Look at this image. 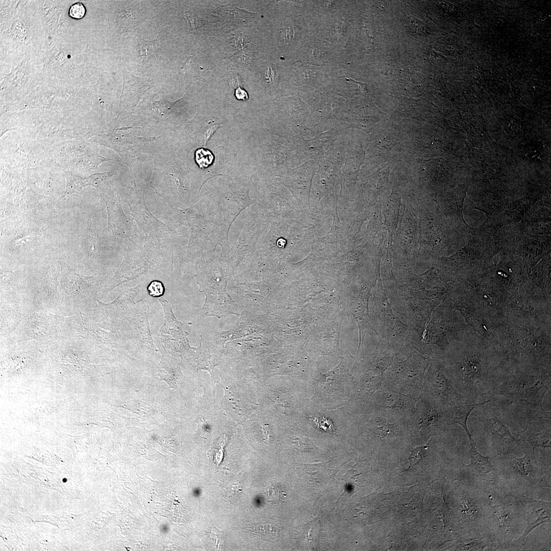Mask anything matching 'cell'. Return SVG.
I'll list each match as a JSON object with an SVG mask.
<instances>
[{"mask_svg": "<svg viewBox=\"0 0 551 551\" xmlns=\"http://www.w3.org/2000/svg\"><path fill=\"white\" fill-rule=\"evenodd\" d=\"M148 294L153 297L160 298L164 294L165 288L163 283L159 280L151 281L147 287Z\"/></svg>", "mask_w": 551, "mask_h": 551, "instance_id": "19", "label": "cell"}, {"mask_svg": "<svg viewBox=\"0 0 551 551\" xmlns=\"http://www.w3.org/2000/svg\"><path fill=\"white\" fill-rule=\"evenodd\" d=\"M159 302L162 306L164 313V320L160 329L162 340L170 343H173L178 346L189 347L187 338L188 333L182 329V323L175 317L170 304L168 301L162 297Z\"/></svg>", "mask_w": 551, "mask_h": 551, "instance_id": "11", "label": "cell"}, {"mask_svg": "<svg viewBox=\"0 0 551 551\" xmlns=\"http://www.w3.org/2000/svg\"><path fill=\"white\" fill-rule=\"evenodd\" d=\"M140 55L145 59H149L156 55L159 48L158 40L153 41H145L140 44Z\"/></svg>", "mask_w": 551, "mask_h": 551, "instance_id": "16", "label": "cell"}, {"mask_svg": "<svg viewBox=\"0 0 551 551\" xmlns=\"http://www.w3.org/2000/svg\"><path fill=\"white\" fill-rule=\"evenodd\" d=\"M428 446H418L413 449L409 457L410 465H415L427 456Z\"/></svg>", "mask_w": 551, "mask_h": 551, "instance_id": "18", "label": "cell"}, {"mask_svg": "<svg viewBox=\"0 0 551 551\" xmlns=\"http://www.w3.org/2000/svg\"><path fill=\"white\" fill-rule=\"evenodd\" d=\"M471 448L469 450L470 462L466 467L470 468V470L476 472L477 475H484L493 470L494 466L489 460V457H484L480 454L476 447L474 440L469 441Z\"/></svg>", "mask_w": 551, "mask_h": 551, "instance_id": "13", "label": "cell"}, {"mask_svg": "<svg viewBox=\"0 0 551 551\" xmlns=\"http://www.w3.org/2000/svg\"><path fill=\"white\" fill-rule=\"evenodd\" d=\"M512 495L523 506L525 515L526 527L512 544L519 548L525 544L528 536L533 530L543 523L550 522V503L534 499L521 494Z\"/></svg>", "mask_w": 551, "mask_h": 551, "instance_id": "8", "label": "cell"}, {"mask_svg": "<svg viewBox=\"0 0 551 551\" xmlns=\"http://www.w3.org/2000/svg\"><path fill=\"white\" fill-rule=\"evenodd\" d=\"M491 401V400L489 399L480 403H466L446 408L445 409L446 416L449 425L459 424L465 430L468 436L469 441L473 440L467 427L468 418L475 408Z\"/></svg>", "mask_w": 551, "mask_h": 551, "instance_id": "12", "label": "cell"}, {"mask_svg": "<svg viewBox=\"0 0 551 551\" xmlns=\"http://www.w3.org/2000/svg\"><path fill=\"white\" fill-rule=\"evenodd\" d=\"M375 396L379 406L409 420L421 395L405 394L382 388L377 391Z\"/></svg>", "mask_w": 551, "mask_h": 551, "instance_id": "9", "label": "cell"}, {"mask_svg": "<svg viewBox=\"0 0 551 551\" xmlns=\"http://www.w3.org/2000/svg\"><path fill=\"white\" fill-rule=\"evenodd\" d=\"M213 156L208 150L204 148L197 149L195 152V160L200 168H206L212 162Z\"/></svg>", "mask_w": 551, "mask_h": 551, "instance_id": "17", "label": "cell"}, {"mask_svg": "<svg viewBox=\"0 0 551 551\" xmlns=\"http://www.w3.org/2000/svg\"><path fill=\"white\" fill-rule=\"evenodd\" d=\"M86 8L81 2H77L72 4L68 11L69 16L74 19H81L85 16Z\"/></svg>", "mask_w": 551, "mask_h": 551, "instance_id": "20", "label": "cell"}, {"mask_svg": "<svg viewBox=\"0 0 551 551\" xmlns=\"http://www.w3.org/2000/svg\"><path fill=\"white\" fill-rule=\"evenodd\" d=\"M64 175L66 182V189L60 199L72 193H80L82 189L86 186L84 179L80 176L69 171H65Z\"/></svg>", "mask_w": 551, "mask_h": 551, "instance_id": "15", "label": "cell"}, {"mask_svg": "<svg viewBox=\"0 0 551 551\" xmlns=\"http://www.w3.org/2000/svg\"><path fill=\"white\" fill-rule=\"evenodd\" d=\"M235 95L238 99L246 101L248 99L247 92L240 88H238L236 90Z\"/></svg>", "mask_w": 551, "mask_h": 551, "instance_id": "23", "label": "cell"}, {"mask_svg": "<svg viewBox=\"0 0 551 551\" xmlns=\"http://www.w3.org/2000/svg\"><path fill=\"white\" fill-rule=\"evenodd\" d=\"M502 459L497 466L494 465L496 477L500 480L514 494L532 493L536 488L543 487L545 472L537 466L535 455L533 452L524 453L518 458L510 454L500 457Z\"/></svg>", "mask_w": 551, "mask_h": 551, "instance_id": "2", "label": "cell"}, {"mask_svg": "<svg viewBox=\"0 0 551 551\" xmlns=\"http://www.w3.org/2000/svg\"><path fill=\"white\" fill-rule=\"evenodd\" d=\"M445 409L421 395L409 420L413 435L431 438L444 433L449 427Z\"/></svg>", "mask_w": 551, "mask_h": 551, "instance_id": "5", "label": "cell"}, {"mask_svg": "<svg viewBox=\"0 0 551 551\" xmlns=\"http://www.w3.org/2000/svg\"><path fill=\"white\" fill-rule=\"evenodd\" d=\"M550 387V375L516 374L500 380L495 387L484 395L509 397L524 402L537 410L543 411V400Z\"/></svg>", "mask_w": 551, "mask_h": 551, "instance_id": "3", "label": "cell"}, {"mask_svg": "<svg viewBox=\"0 0 551 551\" xmlns=\"http://www.w3.org/2000/svg\"><path fill=\"white\" fill-rule=\"evenodd\" d=\"M491 534L498 542L496 549L502 550L512 546L516 537L520 536L526 527L524 508L512 494L499 496V493L489 492Z\"/></svg>", "mask_w": 551, "mask_h": 551, "instance_id": "1", "label": "cell"}, {"mask_svg": "<svg viewBox=\"0 0 551 551\" xmlns=\"http://www.w3.org/2000/svg\"><path fill=\"white\" fill-rule=\"evenodd\" d=\"M550 416L539 417L530 421L524 429L518 433L522 442H527L535 449L537 447L550 448Z\"/></svg>", "mask_w": 551, "mask_h": 551, "instance_id": "10", "label": "cell"}, {"mask_svg": "<svg viewBox=\"0 0 551 551\" xmlns=\"http://www.w3.org/2000/svg\"><path fill=\"white\" fill-rule=\"evenodd\" d=\"M282 492L281 489L278 487H271L267 491L269 499H272L271 500L273 499L275 502L280 501L282 498Z\"/></svg>", "mask_w": 551, "mask_h": 551, "instance_id": "22", "label": "cell"}, {"mask_svg": "<svg viewBox=\"0 0 551 551\" xmlns=\"http://www.w3.org/2000/svg\"><path fill=\"white\" fill-rule=\"evenodd\" d=\"M482 423L487 441L492 452L503 457L510 454L516 455L523 452L522 441L516 439L509 428L494 413L487 417L474 414Z\"/></svg>", "mask_w": 551, "mask_h": 551, "instance_id": "6", "label": "cell"}, {"mask_svg": "<svg viewBox=\"0 0 551 551\" xmlns=\"http://www.w3.org/2000/svg\"><path fill=\"white\" fill-rule=\"evenodd\" d=\"M421 395L445 408L470 403L458 391L450 379L437 369L424 377Z\"/></svg>", "mask_w": 551, "mask_h": 551, "instance_id": "7", "label": "cell"}, {"mask_svg": "<svg viewBox=\"0 0 551 551\" xmlns=\"http://www.w3.org/2000/svg\"><path fill=\"white\" fill-rule=\"evenodd\" d=\"M197 278L199 290L206 295L203 310L207 316L221 318L239 315L237 305L227 292V281L220 269L212 267L210 271Z\"/></svg>", "mask_w": 551, "mask_h": 551, "instance_id": "4", "label": "cell"}, {"mask_svg": "<svg viewBox=\"0 0 551 551\" xmlns=\"http://www.w3.org/2000/svg\"><path fill=\"white\" fill-rule=\"evenodd\" d=\"M219 126L217 123H211L208 124L205 129L204 133V141L205 145H206L207 142L209 138L212 136V134L215 131L219 128Z\"/></svg>", "mask_w": 551, "mask_h": 551, "instance_id": "21", "label": "cell"}, {"mask_svg": "<svg viewBox=\"0 0 551 551\" xmlns=\"http://www.w3.org/2000/svg\"><path fill=\"white\" fill-rule=\"evenodd\" d=\"M494 541V539L490 537L466 538L458 544L455 549L457 550H483L485 547L491 545Z\"/></svg>", "mask_w": 551, "mask_h": 551, "instance_id": "14", "label": "cell"}]
</instances>
